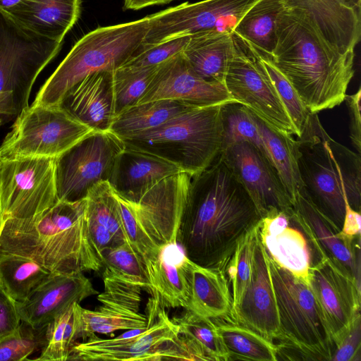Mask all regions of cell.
<instances>
[{
	"label": "cell",
	"instance_id": "1",
	"mask_svg": "<svg viewBox=\"0 0 361 361\" xmlns=\"http://www.w3.org/2000/svg\"><path fill=\"white\" fill-rule=\"evenodd\" d=\"M262 219L240 179L219 155L192 177L177 243L193 262L222 270L239 240Z\"/></svg>",
	"mask_w": 361,
	"mask_h": 361
},
{
	"label": "cell",
	"instance_id": "2",
	"mask_svg": "<svg viewBox=\"0 0 361 361\" xmlns=\"http://www.w3.org/2000/svg\"><path fill=\"white\" fill-rule=\"evenodd\" d=\"M269 57L312 114L344 102L355 51L341 53L331 46L300 11L286 6L279 14Z\"/></svg>",
	"mask_w": 361,
	"mask_h": 361
},
{
	"label": "cell",
	"instance_id": "3",
	"mask_svg": "<svg viewBox=\"0 0 361 361\" xmlns=\"http://www.w3.org/2000/svg\"><path fill=\"white\" fill-rule=\"evenodd\" d=\"M0 253L27 257L51 273L99 271L103 257L90 234L86 198L59 200L30 217L5 220Z\"/></svg>",
	"mask_w": 361,
	"mask_h": 361
},
{
	"label": "cell",
	"instance_id": "4",
	"mask_svg": "<svg viewBox=\"0 0 361 361\" xmlns=\"http://www.w3.org/2000/svg\"><path fill=\"white\" fill-rule=\"evenodd\" d=\"M296 140L304 192L339 232L345 216L344 197L353 209L361 210L360 154L332 139L317 114H312L306 128Z\"/></svg>",
	"mask_w": 361,
	"mask_h": 361
},
{
	"label": "cell",
	"instance_id": "5",
	"mask_svg": "<svg viewBox=\"0 0 361 361\" xmlns=\"http://www.w3.org/2000/svg\"><path fill=\"white\" fill-rule=\"evenodd\" d=\"M265 255L279 320L278 357L331 361L335 344L310 286Z\"/></svg>",
	"mask_w": 361,
	"mask_h": 361
},
{
	"label": "cell",
	"instance_id": "6",
	"mask_svg": "<svg viewBox=\"0 0 361 361\" xmlns=\"http://www.w3.org/2000/svg\"><path fill=\"white\" fill-rule=\"evenodd\" d=\"M222 105L192 109L156 128L121 140L126 147L156 155L192 177L220 154Z\"/></svg>",
	"mask_w": 361,
	"mask_h": 361
},
{
	"label": "cell",
	"instance_id": "7",
	"mask_svg": "<svg viewBox=\"0 0 361 361\" xmlns=\"http://www.w3.org/2000/svg\"><path fill=\"white\" fill-rule=\"evenodd\" d=\"M149 29L148 16L134 21L98 27L85 34L37 92L33 104L59 105L66 92L85 76L114 71L142 45Z\"/></svg>",
	"mask_w": 361,
	"mask_h": 361
},
{
	"label": "cell",
	"instance_id": "8",
	"mask_svg": "<svg viewBox=\"0 0 361 361\" xmlns=\"http://www.w3.org/2000/svg\"><path fill=\"white\" fill-rule=\"evenodd\" d=\"M192 176L180 172L159 180L135 202L115 192L123 228L144 263L154 259L164 245L177 243Z\"/></svg>",
	"mask_w": 361,
	"mask_h": 361
},
{
	"label": "cell",
	"instance_id": "9",
	"mask_svg": "<svg viewBox=\"0 0 361 361\" xmlns=\"http://www.w3.org/2000/svg\"><path fill=\"white\" fill-rule=\"evenodd\" d=\"M62 45L63 42L32 32L0 9L1 116H17L30 106L38 75Z\"/></svg>",
	"mask_w": 361,
	"mask_h": 361
},
{
	"label": "cell",
	"instance_id": "10",
	"mask_svg": "<svg viewBox=\"0 0 361 361\" xmlns=\"http://www.w3.org/2000/svg\"><path fill=\"white\" fill-rule=\"evenodd\" d=\"M150 306L145 329H130L118 336H98L75 342L68 360L155 361L163 360H196L179 333L176 324L162 307Z\"/></svg>",
	"mask_w": 361,
	"mask_h": 361
},
{
	"label": "cell",
	"instance_id": "11",
	"mask_svg": "<svg viewBox=\"0 0 361 361\" xmlns=\"http://www.w3.org/2000/svg\"><path fill=\"white\" fill-rule=\"evenodd\" d=\"M92 131L61 105L32 104L16 116L0 157L57 158Z\"/></svg>",
	"mask_w": 361,
	"mask_h": 361
},
{
	"label": "cell",
	"instance_id": "12",
	"mask_svg": "<svg viewBox=\"0 0 361 361\" xmlns=\"http://www.w3.org/2000/svg\"><path fill=\"white\" fill-rule=\"evenodd\" d=\"M56 158L0 157V207L2 223L36 215L58 200Z\"/></svg>",
	"mask_w": 361,
	"mask_h": 361
},
{
	"label": "cell",
	"instance_id": "13",
	"mask_svg": "<svg viewBox=\"0 0 361 361\" xmlns=\"http://www.w3.org/2000/svg\"><path fill=\"white\" fill-rule=\"evenodd\" d=\"M125 147L123 141L110 130L92 131L56 158L58 199L81 200L93 186L109 182L117 157Z\"/></svg>",
	"mask_w": 361,
	"mask_h": 361
},
{
	"label": "cell",
	"instance_id": "14",
	"mask_svg": "<svg viewBox=\"0 0 361 361\" xmlns=\"http://www.w3.org/2000/svg\"><path fill=\"white\" fill-rule=\"evenodd\" d=\"M235 51L224 83L235 102L251 110L271 127L298 137L295 126L253 47L233 33Z\"/></svg>",
	"mask_w": 361,
	"mask_h": 361
},
{
	"label": "cell",
	"instance_id": "15",
	"mask_svg": "<svg viewBox=\"0 0 361 361\" xmlns=\"http://www.w3.org/2000/svg\"><path fill=\"white\" fill-rule=\"evenodd\" d=\"M258 0L185 2L148 16L149 29L138 50L180 36L214 30L233 32Z\"/></svg>",
	"mask_w": 361,
	"mask_h": 361
},
{
	"label": "cell",
	"instance_id": "16",
	"mask_svg": "<svg viewBox=\"0 0 361 361\" xmlns=\"http://www.w3.org/2000/svg\"><path fill=\"white\" fill-rule=\"evenodd\" d=\"M104 291L98 294L100 305L91 310L73 304L74 338L83 341L117 331L145 329L149 319L140 312L142 289L105 267Z\"/></svg>",
	"mask_w": 361,
	"mask_h": 361
},
{
	"label": "cell",
	"instance_id": "17",
	"mask_svg": "<svg viewBox=\"0 0 361 361\" xmlns=\"http://www.w3.org/2000/svg\"><path fill=\"white\" fill-rule=\"evenodd\" d=\"M259 234L267 254L307 284L312 267L327 257L294 207L263 218Z\"/></svg>",
	"mask_w": 361,
	"mask_h": 361
},
{
	"label": "cell",
	"instance_id": "18",
	"mask_svg": "<svg viewBox=\"0 0 361 361\" xmlns=\"http://www.w3.org/2000/svg\"><path fill=\"white\" fill-rule=\"evenodd\" d=\"M219 155L240 179L262 219L293 207L274 166L253 145L235 142Z\"/></svg>",
	"mask_w": 361,
	"mask_h": 361
},
{
	"label": "cell",
	"instance_id": "19",
	"mask_svg": "<svg viewBox=\"0 0 361 361\" xmlns=\"http://www.w3.org/2000/svg\"><path fill=\"white\" fill-rule=\"evenodd\" d=\"M308 286L320 306L335 344L360 314V286L328 257L312 267Z\"/></svg>",
	"mask_w": 361,
	"mask_h": 361
},
{
	"label": "cell",
	"instance_id": "20",
	"mask_svg": "<svg viewBox=\"0 0 361 361\" xmlns=\"http://www.w3.org/2000/svg\"><path fill=\"white\" fill-rule=\"evenodd\" d=\"M159 99L178 101L195 107L235 102L224 83L209 82L198 76L181 52L157 66L137 104Z\"/></svg>",
	"mask_w": 361,
	"mask_h": 361
},
{
	"label": "cell",
	"instance_id": "21",
	"mask_svg": "<svg viewBox=\"0 0 361 361\" xmlns=\"http://www.w3.org/2000/svg\"><path fill=\"white\" fill-rule=\"evenodd\" d=\"M83 272L51 273L23 302H17L20 320L42 328L74 302L98 295Z\"/></svg>",
	"mask_w": 361,
	"mask_h": 361
},
{
	"label": "cell",
	"instance_id": "22",
	"mask_svg": "<svg viewBox=\"0 0 361 361\" xmlns=\"http://www.w3.org/2000/svg\"><path fill=\"white\" fill-rule=\"evenodd\" d=\"M231 321L252 329L273 343L278 340L279 320L276 301L265 250L259 237L250 281Z\"/></svg>",
	"mask_w": 361,
	"mask_h": 361
},
{
	"label": "cell",
	"instance_id": "23",
	"mask_svg": "<svg viewBox=\"0 0 361 361\" xmlns=\"http://www.w3.org/2000/svg\"><path fill=\"white\" fill-rule=\"evenodd\" d=\"M59 105L94 131H106L116 117L113 71L91 73L70 88Z\"/></svg>",
	"mask_w": 361,
	"mask_h": 361
},
{
	"label": "cell",
	"instance_id": "24",
	"mask_svg": "<svg viewBox=\"0 0 361 361\" xmlns=\"http://www.w3.org/2000/svg\"><path fill=\"white\" fill-rule=\"evenodd\" d=\"M190 262L178 243L162 245L145 262L152 296L159 306L188 307L190 295Z\"/></svg>",
	"mask_w": 361,
	"mask_h": 361
},
{
	"label": "cell",
	"instance_id": "25",
	"mask_svg": "<svg viewBox=\"0 0 361 361\" xmlns=\"http://www.w3.org/2000/svg\"><path fill=\"white\" fill-rule=\"evenodd\" d=\"M182 172L175 164L150 153L125 147L109 181L115 193L135 202L164 178Z\"/></svg>",
	"mask_w": 361,
	"mask_h": 361
},
{
	"label": "cell",
	"instance_id": "26",
	"mask_svg": "<svg viewBox=\"0 0 361 361\" xmlns=\"http://www.w3.org/2000/svg\"><path fill=\"white\" fill-rule=\"evenodd\" d=\"M293 207L326 255L360 286V235L350 237L337 231L312 204L303 189L297 195Z\"/></svg>",
	"mask_w": 361,
	"mask_h": 361
},
{
	"label": "cell",
	"instance_id": "27",
	"mask_svg": "<svg viewBox=\"0 0 361 361\" xmlns=\"http://www.w3.org/2000/svg\"><path fill=\"white\" fill-rule=\"evenodd\" d=\"M81 6L82 0H23L4 11L32 32L61 42L78 20Z\"/></svg>",
	"mask_w": 361,
	"mask_h": 361
},
{
	"label": "cell",
	"instance_id": "28",
	"mask_svg": "<svg viewBox=\"0 0 361 361\" xmlns=\"http://www.w3.org/2000/svg\"><path fill=\"white\" fill-rule=\"evenodd\" d=\"M234 51L233 32L209 30L191 35L181 54L198 76L224 83Z\"/></svg>",
	"mask_w": 361,
	"mask_h": 361
},
{
	"label": "cell",
	"instance_id": "29",
	"mask_svg": "<svg viewBox=\"0 0 361 361\" xmlns=\"http://www.w3.org/2000/svg\"><path fill=\"white\" fill-rule=\"evenodd\" d=\"M190 295L186 310L211 319L230 320L231 298L224 273L190 262Z\"/></svg>",
	"mask_w": 361,
	"mask_h": 361
},
{
	"label": "cell",
	"instance_id": "30",
	"mask_svg": "<svg viewBox=\"0 0 361 361\" xmlns=\"http://www.w3.org/2000/svg\"><path fill=\"white\" fill-rule=\"evenodd\" d=\"M250 111L261 135L267 157L276 169L294 204L297 195L303 189L298 166L296 138L275 129Z\"/></svg>",
	"mask_w": 361,
	"mask_h": 361
},
{
	"label": "cell",
	"instance_id": "31",
	"mask_svg": "<svg viewBox=\"0 0 361 361\" xmlns=\"http://www.w3.org/2000/svg\"><path fill=\"white\" fill-rule=\"evenodd\" d=\"M194 108L197 107L170 99L137 104L117 115L109 130L121 139L156 128Z\"/></svg>",
	"mask_w": 361,
	"mask_h": 361
},
{
	"label": "cell",
	"instance_id": "32",
	"mask_svg": "<svg viewBox=\"0 0 361 361\" xmlns=\"http://www.w3.org/2000/svg\"><path fill=\"white\" fill-rule=\"evenodd\" d=\"M286 6V0H258L240 20L233 33L271 56L277 19Z\"/></svg>",
	"mask_w": 361,
	"mask_h": 361
},
{
	"label": "cell",
	"instance_id": "33",
	"mask_svg": "<svg viewBox=\"0 0 361 361\" xmlns=\"http://www.w3.org/2000/svg\"><path fill=\"white\" fill-rule=\"evenodd\" d=\"M172 320L196 360L229 361V355L213 319L191 311Z\"/></svg>",
	"mask_w": 361,
	"mask_h": 361
},
{
	"label": "cell",
	"instance_id": "34",
	"mask_svg": "<svg viewBox=\"0 0 361 361\" xmlns=\"http://www.w3.org/2000/svg\"><path fill=\"white\" fill-rule=\"evenodd\" d=\"M231 360H278L277 345L252 329L231 320L213 319Z\"/></svg>",
	"mask_w": 361,
	"mask_h": 361
},
{
	"label": "cell",
	"instance_id": "35",
	"mask_svg": "<svg viewBox=\"0 0 361 361\" xmlns=\"http://www.w3.org/2000/svg\"><path fill=\"white\" fill-rule=\"evenodd\" d=\"M51 273L27 257L0 253V285L16 302L27 300Z\"/></svg>",
	"mask_w": 361,
	"mask_h": 361
},
{
	"label": "cell",
	"instance_id": "36",
	"mask_svg": "<svg viewBox=\"0 0 361 361\" xmlns=\"http://www.w3.org/2000/svg\"><path fill=\"white\" fill-rule=\"evenodd\" d=\"M260 222L249 230L239 240L221 270L227 280L231 293L230 320L235 313L252 277L255 247L259 237Z\"/></svg>",
	"mask_w": 361,
	"mask_h": 361
},
{
	"label": "cell",
	"instance_id": "37",
	"mask_svg": "<svg viewBox=\"0 0 361 361\" xmlns=\"http://www.w3.org/2000/svg\"><path fill=\"white\" fill-rule=\"evenodd\" d=\"M157 66H122L113 71L116 116L137 104L149 85Z\"/></svg>",
	"mask_w": 361,
	"mask_h": 361
},
{
	"label": "cell",
	"instance_id": "38",
	"mask_svg": "<svg viewBox=\"0 0 361 361\" xmlns=\"http://www.w3.org/2000/svg\"><path fill=\"white\" fill-rule=\"evenodd\" d=\"M221 115L223 127L221 149L233 143L246 141L267 157L261 135L248 108L236 102L227 103L221 106Z\"/></svg>",
	"mask_w": 361,
	"mask_h": 361
},
{
	"label": "cell",
	"instance_id": "39",
	"mask_svg": "<svg viewBox=\"0 0 361 361\" xmlns=\"http://www.w3.org/2000/svg\"><path fill=\"white\" fill-rule=\"evenodd\" d=\"M86 213L106 228L121 241L127 240L119 212L118 200L108 181L93 186L86 197Z\"/></svg>",
	"mask_w": 361,
	"mask_h": 361
},
{
	"label": "cell",
	"instance_id": "40",
	"mask_svg": "<svg viewBox=\"0 0 361 361\" xmlns=\"http://www.w3.org/2000/svg\"><path fill=\"white\" fill-rule=\"evenodd\" d=\"M103 263L118 276L152 293L142 257L127 240L102 252Z\"/></svg>",
	"mask_w": 361,
	"mask_h": 361
},
{
	"label": "cell",
	"instance_id": "41",
	"mask_svg": "<svg viewBox=\"0 0 361 361\" xmlns=\"http://www.w3.org/2000/svg\"><path fill=\"white\" fill-rule=\"evenodd\" d=\"M251 46L271 80L295 126L298 133L296 137H299L306 128L312 113L306 108L293 87L273 64L269 56Z\"/></svg>",
	"mask_w": 361,
	"mask_h": 361
},
{
	"label": "cell",
	"instance_id": "42",
	"mask_svg": "<svg viewBox=\"0 0 361 361\" xmlns=\"http://www.w3.org/2000/svg\"><path fill=\"white\" fill-rule=\"evenodd\" d=\"M73 304L47 325L46 344L41 350L39 356L32 360H68L71 349L76 342L74 338Z\"/></svg>",
	"mask_w": 361,
	"mask_h": 361
},
{
	"label": "cell",
	"instance_id": "43",
	"mask_svg": "<svg viewBox=\"0 0 361 361\" xmlns=\"http://www.w3.org/2000/svg\"><path fill=\"white\" fill-rule=\"evenodd\" d=\"M46 331L47 326L37 329L21 321L13 333L0 339V361L27 360L44 347Z\"/></svg>",
	"mask_w": 361,
	"mask_h": 361
},
{
	"label": "cell",
	"instance_id": "44",
	"mask_svg": "<svg viewBox=\"0 0 361 361\" xmlns=\"http://www.w3.org/2000/svg\"><path fill=\"white\" fill-rule=\"evenodd\" d=\"M190 36L178 37L148 48L137 50L123 66L135 67L158 66L180 53L186 46Z\"/></svg>",
	"mask_w": 361,
	"mask_h": 361
},
{
	"label": "cell",
	"instance_id": "45",
	"mask_svg": "<svg viewBox=\"0 0 361 361\" xmlns=\"http://www.w3.org/2000/svg\"><path fill=\"white\" fill-rule=\"evenodd\" d=\"M361 316L358 314L335 343L331 361L360 360Z\"/></svg>",
	"mask_w": 361,
	"mask_h": 361
},
{
	"label": "cell",
	"instance_id": "46",
	"mask_svg": "<svg viewBox=\"0 0 361 361\" xmlns=\"http://www.w3.org/2000/svg\"><path fill=\"white\" fill-rule=\"evenodd\" d=\"M20 322L17 302L0 285V339L13 333Z\"/></svg>",
	"mask_w": 361,
	"mask_h": 361
},
{
	"label": "cell",
	"instance_id": "47",
	"mask_svg": "<svg viewBox=\"0 0 361 361\" xmlns=\"http://www.w3.org/2000/svg\"><path fill=\"white\" fill-rule=\"evenodd\" d=\"M361 88L353 94H346L345 100L350 118V138L357 153H361Z\"/></svg>",
	"mask_w": 361,
	"mask_h": 361
},
{
	"label": "cell",
	"instance_id": "48",
	"mask_svg": "<svg viewBox=\"0 0 361 361\" xmlns=\"http://www.w3.org/2000/svg\"><path fill=\"white\" fill-rule=\"evenodd\" d=\"M87 217L90 236L101 254L103 250L124 242L118 239L106 228L99 224L95 220L89 218L87 216Z\"/></svg>",
	"mask_w": 361,
	"mask_h": 361
},
{
	"label": "cell",
	"instance_id": "49",
	"mask_svg": "<svg viewBox=\"0 0 361 361\" xmlns=\"http://www.w3.org/2000/svg\"><path fill=\"white\" fill-rule=\"evenodd\" d=\"M344 201L345 216L341 232L350 237L360 236L361 232L360 212L353 209L346 198H344Z\"/></svg>",
	"mask_w": 361,
	"mask_h": 361
},
{
	"label": "cell",
	"instance_id": "50",
	"mask_svg": "<svg viewBox=\"0 0 361 361\" xmlns=\"http://www.w3.org/2000/svg\"><path fill=\"white\" fill-rule=\"evenodd\" d=\"M175 0H123L125 10H140L149 6L168 4Z\"/></svg>",
	"mask_w": 361,
	"mask_h": 361
},
{
	"label": "cell",
	"instance_id": "51",
	"mask_svg": "<svg viewBox=\"0 0 361 361\" xmlns=\"http://www.w3.org/2000/svg\"><path fill=\"white\" fill-rule=\"evenodd\" d=\"M23 0H0V9L6 10Z\"/></svg>",
	"mask_w": 361,
	"mask_h": 361
},
{
	"label": "cell",
	"instance_id": "52",
	"mask_svg": "<svg viewBox=\"0 0 361 361\" xmlns=\"http://www.w3.org/2000/svg\"><path fill=\"white\" fill-rule=\"evenodd\" d=\"M2 225V216H1V207H0V230Z\"/></svg>",
	"mask_w": 361,
	"mask_h": 361
},
{
	"label": "cell",
	"instance_id": "53",
	"mask_svg": "<svg viewBox=\"0 0 361 361\" xmlns=\"http://www.w3.org/2000/svg\"><path fill=\"white\" fill-rule=\"evenodd\" d=\"M2 121H3L2 118H1V116H0V126H1V124H2Z\"/></svg>",
	"mask_w": 361,
	"mask_h": 361
},
{
	"label": "cell",
	"instance_id": "54",
	"mask_svg": "<svg viewBox=\"0 0 361 361\" xmlns=\"http://www.w3.org/2000/svg\"><path fill=\"white\" fill-rule=\"evenodd\" d=\"M354 1L361 2V0H354Z\"/></svg>",
	"mask_w": 361,
	"mask_h": 361
}]
</instances>
